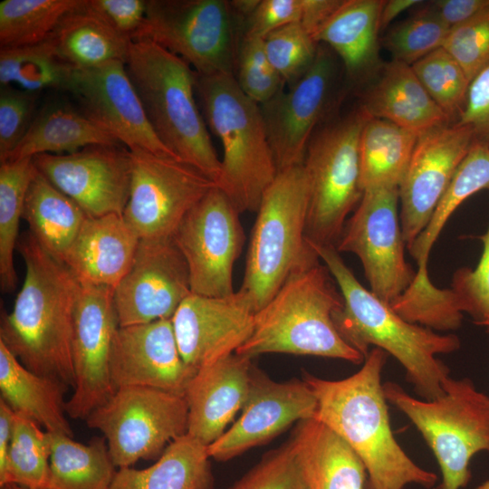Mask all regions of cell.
Here are the masks:
<instances>
[{
    "label": "cell",
    "mask_w": 489,
    "mask_h": 489,
    "mask_svg": "<svg viewBox=\"0 0 489 489\" xmlns=\"http://www.w3.org/2000/svg\"><path fill=\"white\" fill-rule=\"evenodd\" d=\"M103 434L115 466L158 459L176 438L187 433L183 395L147 387L117 388L85 419Z\"/></svg>",
    "instance_id": "cell-11"
},
{
    "label": "cell",
    "mask_w": 489,
    "mask_h": 489,
    "mask_svg": "<svg viewBox=\"0 0 489 489\" xmlns=\"http://www.w3.org/2000/svg\"><path fill=\"white\" fill-rule=\"evenodd\" d=\"M482 489H489V480L483 483Z\"/></svg>",
    "instance_id": "cell-59"
},
{
    "label": "cell",
    "mask_w": 489,
    "mask_h": 489,
    "mask_svg": "<svg viewBox=\"0 0 489 489\" xmlns=\"http://www.w3.org/2000/svg\"><path fill=\"white\" fill-rule=\"evenodd\" d=\"M50 475L47 489H110L118 468L104 436L89 444L49 433Z\"/></svg>",
    "instance_id": "cell-35"
},
{
    "label": "cell",
    "mask_w": 489,
    "mask_h": 489,
    "mask_svg": "<svg viewBox=\"0 0 489 489\" xmlns=\"http://www.w3.org/2000/svg\"><path fill=\"white\" fill-rule=\"evenodd\" d=\"M22 217L39 244L64 264L89 216L37 170L25 195Z\"/></svg>",
    "instance_id": "cell-32"
},
{
    "label": "cell",
    "mask_w": 489,
    "mask_h": 489,
    "mask_svg": "<svg viewBox=\"0 0 489 489\" xmlns=\"http://www.w3.org/2000/svg\"><path fill=\"white\" fill-rule=\"evenodd\" d=\"M191 294L188 267L173 239H140L129 270L114 289L119 326L171 319Z\"/></svg>",
    "instance_id": "cell-17"
},
{
    "label": "cell",
    "mask_w": 489,
    "mask_h": 489,
    "mask_svg": "<svg viewBox=\"0 0 489 489\" xmlns=\"http://www.w3.org/2000/svg\"><path fill=\"white\" fill-rule=\"evenodd\" d=\"M36 171L33 158L0 165V286L4 292L16 287L14 252L19 240L25 195Z\"/></svg>",
    "instance_id": "cell-38"
},
{
    "label": "cell",
    "mask_w": 489,
    "mask_h": 489,
    "mask_svg": "<svg viewBox=\"0 0 489 489\" xmlns=\"http://www.w3.org/2000/svg\"><path fill=\"white\" fill-rule=\"evenodd\" d=\"M207 446L187 433L173 440L156 463L117 471L110 489H214Z\"/></svg>",
    "instance_id": "cell-31"
},
{
    "label": "cell",
    "mask_w": 489,
    "mask_h": 489,
    "mask_svg": "<svg viewBox=\"0 0 489 489\" xmlns=\"http://www.w3.org/2000/svg\"><path fill=\"white\" fill-rule=\"evenodd\" d=\"M308 204L303 165L279 171L262 197L239 289L248 296L255 313L294 270L320 262L305 237Z\"/></svg>",
    "instance_id": "cell-7"
},
{
    "label": "cell",
    "mask_w": 489,
    "mask_h": 489,
    "mask_svg": "<svg viewBox=\"0 0 489 489\" xmlns=\"http://www.w3.org/2000/svg\"><path fill=\"white\" fill-rule=\"evenodd\" d=\"M290 440L309 489H366L367 473L361 460L317 418L297 423Z\"/></svg>",
    "instance_id": "cell-27"
},
{
    "label": "cell",
    "mask_w": 489,
    "mask_h": 489,
    "mask_svg": "<svg viewBox=\"0 0 489 489\" xmlns=\"http://www.w3.org/2000/svg\"><path fill=\"white\" fill-rule=\"evenodd\" d=\"M427 8L452 29L488 9L489 0H436Z\"/></svg>",
    "instance_id": "cell-53"
},
{
    "label": "cell",
    "mask_w": 489,
    "mask_h": 489,
    "mask_svg": "<svg viewBox=\"0 0 489 489\" xmlns=\"http://www.w3.org/2000/svg\"><path fill=\"white\" fill-rule=\"evenodd\" d=\"M264 42L271 64L288 86L311 67L320 45L300 23L272 32Z\"/></svg>",
    "instance_id": "cell-44"
},
{
    "label": "cell",
    "mask_w": 489,
    "mask_h": 489,
    "mask_svg": "<svg viewBox=\"0 0 489 489\" xmlns=\"http://www.w3.org/2000/svg\"><path fill=\"white\" fill-rule=\"evenodd\" d=\"M74 69L62 60L48 38L33 45L0 49V83L37 93L67 91Z\"/></svg>",
    "instance_id": "cell-37"
},
{
    "label": "cell",
    "mask_w": 489,
    "mask_h": 489,
    "mask_svg": "<svg viewBox=\"0 0 489 489\" xmlns=\"http://www.w3.org/2000/svg\"><path fill=\"white\" fill-rule=\"evenodd\" d=\"M379 69L359 107L368 117L391 121L417 134L449 123L411 65L392 60Z\"/></svg>",
    "instance_id": "cell-26"
},
{
    "label": "cell",
    "mask_w": 489,
    "mask_h": 489,
    "mask_svg": "<svg viewBox=\"0 0 489 489\" xmlns=\"http://www.w3.org/2000/svg\"><path fill=\"white\" fill-rule=\"evenodd\" d=\"M1 489H29L17 484H6L1 487Z\"/></svg>",
    "instance_id": "cell-57"
},
{
    "label": "cell",
    "mask_w": 489,
    "mask_h": 489,
    "mask_svg": "<svg viewBox=\"0 0 489 489\" xmlns=\"http://www.w3.org/2000/svg\"><path fill=\"white\" fill-rule=\"evenodd\" d=\"M443 48L471 82L489 65V8L450 29Z\"/></svg>",
    "instance_id": "cell-47"
},
{
    "label": "cell",
    "mask_w": 489,
    "mask_h": 489,
    "mask_svg": "<svg viewBox=\"0 0 489 489\" xmlns=\"http://www.w3.org/2000/svg\"><path fill=\"white\" fill-rule=\"evenodd\" d=\"M15 412L0 398V469L4 467L14 430Z\"/></svg>",
    "instance_id": "cell-55"
},
{
    "label": "cell",
    "mask_w": 489,
    "mask_h": 489,
    "mask_svg": "<svg viewBox=\"0 0 489 489\" xmlns=\"http://www.w3.org/2000/svg\"><path fill=\"white\" fill-rule=\"evenodd\" d=\"M474 140L472 129L457 122L418 134L398 187L399 217L407 247L428 224Z\"/></svg>",
    "instance_id": "cell-18"
},
{
    "label": "cell",
    "mask_w": 489,
    "mask_h": 489,
    "mask_svg": "<svg viewBox=\"0 0 489 489\" xmlns=\"http://www.w3.org/2000/svg\"><path fill=\"white\" fill-rule=\"evenodd\" d=\"M85 8L133 42L145 22L147 0H86Z\"/></svg>",
    "instance_id": "cell-51"
},
{
    "label": "cell",
    "mask_w": 489,
    "mask_h": 489,
    "mask_svg": "<svg viewBox=\"0 0 489 489\" xmlns=\"http://www.w3.org/2000/svg\"><path fill=\"white\" fill-rule=\"evenodd\" d=\"M384 0H343L320 29L316 42L341 59L351 80L360 81L379 65V16Z\"/></svg>",
    "instance_id": "cell-28"
},
{
    "label": "cell",
    "mask_w": 489,
    "mask_h": 489,
    "mask_svg": "<svg viewBox=\"0 0 489 489\" xmlns=\"http://www.w3.org/2000/svg\"><path fill=\"white\" fill-rule=\"evenodd\" d=\"M342 3L343 0H302V12L300 24L315 40L317 33L339 9Z\"/></svg>",
    "instance_id": "cell-54"
},
{
    "label": "cell",
    "mask_w": 489,
    "mask_h": 489,
    "mask_svg": "<svg viewBox=\"0 0 489 489\" xmlns=\"http://www.w3.org/2000/svg\"><path fill=\"white\" fill-rule=\"evenodd\" d=\"M33 160L37 170L87 216L123 215L132 174L127 148L95 145L69 154H40Z\"/></svg>",
    "instance_id": "cell-16"
},
{
    "label": "cell",
    "mask_w": 489,
    "mask_h": 489,
    "mask_svg": "<svg viewBox=\"0 0 489 489\" xmlns=\"http://www.w3.org/2000/svg\"><path fill=\"white\" fill-rule=\"evenodd\" d=\"M420 3L419 0H384L379 16L380 32L399 14Z\"/></svg>",
    "instance_id": "cell-56"
},
{
    "label": "cell",
    "mask_w": 489,
    "mask_h": 489,
    "mask_svg": "<svg viewBox=\"0 0 489 489\" xmlns=\"http://www.w3.org/2000/svg\"><path fill=\"white\" fill-rule=\"evenodd\" d=\"M125 66L161 143L217 186L221 160L197 104V73L193 68L147 40L131 42Z\"/></svg>",
    "instance_id": "cell-5"
},
{
    "label": "cell",
    "mask_w": 489,
    "mask_h": 489,
    "mask_svg": "<svg viewBox=\"0 0 489 489\" xmlns=\"http://www.w3.org/2000/svg\"><path fill=\"white\" fill-rule=\"evenodd\" d=\"M240 213L216 186L185 216L172 239L184 256L193 294L235 292L233 268L244 244Z\"/></svg>",
    "instance_id": "cell-14"
},
{
    "label": "cell",
    "mask_w": 489,
    "mask_h": 489,
    "mask_svg": "<svg viewBox=\"0 0 489 489\" xmlns=\"http://www.w3.org/2000/svg\"><path fill=\"white\" fill-rule=\"evenodd\" d=\"M67 91L77 99L86 115L102 125L129 151L141 150L179 159L153 131L125 62L74 69Z\"/></svg>",
    "instance_id": "cell-20"
},
{
    "label": "cell",
    "mask_w": 489,
    "mask_h": 489,
    "mask_svg": "<svg viewBox=\"0 0 489 489\" xmlns=\"http://www.w3.org/2000/svg\"><path fill=\"white\" fill-rule=\"evenodd\" d=\"M254 314L240 290L224 297L192 293L171 318L182 359L198 369L235 353L253 332Z\"/></svg>",
    "instance_id": "cell-22"
},
{
    "label": "cell",
    "mask_w": 489,
    "mask_h": 489,
    "mask_svg": "<svg viewBox=\"0 0 489 489\" xmlns=\"http://www.w3.org/2000/svg\"><path fill=\"white\" fill-rule=\"evenodd\" d=\"M337 286L320 262L294 270L254 314L253 332L235 353L251 359L286 353L363 363L365 357L343 340L334 324L333 314L343 306Z\"/></svg>",
    "instance_id": "cell-4"
},
{
    "label": "cell",
    "mask_w": 489,
    "mask_h": 489,
    "mask_svg": "<svg viewBox=\"0 0 489 489\" xmlns=\"http://www.w3.org/2000/svg\"><path fill=\"white\" fill-rule=\"evenodd\" d=\"M456 122L470 127L475 140L489 147V65L470 82L465 103Z\"/></svg>",
    "instance_id": "cell-52"
},
{
    "label": "cell",
    "mask_w": 489,
    "mask_h": 489,
    "mask_svg": "<svg viewBox=\"0 0 489 489\" xmlns=\"http://www.w3.org/2000/svg\"><path fill=\"white\" fill-rule=\"evenodd\" d=\"M302 12V0H258L241 24L239 34L264 39L283 26L300 23Z\"/></svg>",
    "instance_id": "cell-50"
},
{
    "label": "cell",
    "mask_w": 489,
    "mask_h": 489,
    "mask_svg": "<svg viewBox=\"0 0 489 489\" xmlns=\"http://www.w3.org/2000/svg\"><path fill=\"white\" fill-rule=\"evenodd\" d=\"M84 0H4L0 2V49L40 43Z\"/></svg>",
    "instance_id": "cell-39"
},
{
    "label": "cell",
    "mask_w": 489,
    "mask_h": 489,
    "mask_svg": "<svg viewBox=\"0 0 489 489\" xmlns=\"http://www.w3.org/2000/svg\"><path fill=\"white\" fill-rule=\"evenodd\" d=\"M398 202V187L365 190L335 246L339 253H352L359 257L370 291L388 304L407 290L416 275L405 259L407 245Z\"/></svg>",
    "instance_id": "cell-12"
},
{
    "label": "cell",
    "mask_w": 489,
    "mask_h": 489,
    "mask_svg": "<svg viewBox=\"0 0 489 489\" xmlns=\"http://www.w3.org/2000/svg\"><path fill=\"white\" fill-rule=\"evenodd\" d=\"M479 326H484L487 329V331H489V319L482 321L481 323L478 324Z\"/></svg>",
    "instance_id": "cell-58"
},
{
    "label": "cell",
    "mask_w": 489,
    "mask_h": 489,
    "mask_svg": "<svg viewBox=\"0 0 489 489\" xmlns=\"http://www.w3.org/2000/svg\"><path fill=\"white\" fill-rule=\"evenodd\" d=\"M450 29L427 7L393 26L382 39L392 60L412 65L443 47Z\"/></svg>",
    "instance_id": "cell-43"
},
{
    "label": "cell",
    "mask_w": 489,
    "mask_h": 489,
    "mask_svg": "<svg viewBox=\"0 0 489 489\" xmlns=\"http://www.w3.org/2000/svg\"><path fill=\"white\" fill-rule=\"evenodd\" d=\"M119 321L114 289L81 285L77 297L72 340L75 384L66 402L73 419H86L115 391L110 379L112 340Z\"/></svg>",
    "instance_id": "cell-15"
},
{
    "label": "cell",
    "mask_w": 489,
    "mask_h": 489,
    "mask_svg": "<svg viewBox=\"0 0 489 489\" xmlns=\"http://www.w3.org/2000/svg\"><path fill=\"white\" fill-rule=\"evenodd\" d=\"M367 119L359 108L316 129L308 143L302 165L309 184L305 237L312 243L336 246L361 200L360 139Z\"/></svg>",
    "instance_id": "cell-9"
},
{
    "label": "cell",
    "mask_w": 489,
    "mask_h": 489,
    "mask_svg": "<svg viewBox=\"0 0 489 489\" xmlns=\"http://www.w3.org/2000/svg\"><path fill=\"white\" fill-rule=\"evenodd\" d=\"M130 153V192L123 216L140 239L172 238L188 211L216 184L180 159Z\"/></svg>",
    "instance_id": "cell-13"
},
{
    "label": "cell",
    "mask_w": 489,
    "mask_h": 489,
    "mask_svg": "<svg viewBox=\"0 0 489 489\" xmlns=\"http://www.w3.org/2000/svg\"><path fill=\"white\" fill-rule=\"evenodd\" d=\"M252 359L233 353L204 366L187 384V434L208 446L242 410L249 392Z\"/></svg>",
    "instance_id": "cell-24"
},
{
    "label": "cell",
    "mask_w": 489,
    "mask_h": 489,
    "mask_svg": "<svg viewBox=\"0 0 489 489\" xmlns=\"http://www.w3.org/2000/svg\"><path fill=\"white\" fill-rule=\"evenodd\" d=\"M483 189L489 190V147L474 140L428 224L407 247L417 263V277H429L427 270L429 254L447 220L464 201Z\"/></svg>",
    "instance_id": "cell-36"
},
{
    "label": "cell",
    "mask_w": 489,
    "mask_h": 489,
    "mask_svg": "<svg viewBox=\"0 0 489 489\" xmlns=\"http://www.w3.org/2000/svg\"><path fill=\"white\" fill-rule=\"evenodd\" d=\"M478 238L483 252L476 267L456 270L451 284L462 312L471 315L477 325L489 319V226Z\"/></svg>",
    "instance_id": "cell-48"
},
{
    "label": "cell",
    "mask_w": 489,
    "mask_h": 489,
    "mask_svg": "<svg viewBox=\"0 0 489 489\" xmlns=\"http://www.w3.org/2000/svg\"><path fill=\"white\" fill-rule=\"evenodd\" d=\"M307 242L328 267L342 295L343 306L334 312L333 321L343 340L364 357L370 346L393 356L420 398L442 396L450 370L436 355L457 350L459 338L407 321L360 284L335 246Z\"/></svg>",
    "instance_id": "cell-3"
},
{
    "label": "cell",
    "mask_w": 489,
    "mask_h": 489,
    "mask_svg": "<svg viewBox=\"0 0 489 489\" xmlns=\"http://www.w3.org/2000/svg\"><path fill=\"white\" fill-rule=\"evenodd\" d=\"M390 306L407 321L437 331L458 329L464 317L453 290L439 289L430 279H414Z\"/></svg>",
    "instance_id": "cell-41"
},
{
    "label": "cell",
    "mask_w": 489,
    "mask_h": 489,
    "mask_svg": "<svg viewBox=\"0 0 489 489\" xmlns=\"http://www.w3.org/2000/svg\"><path fill=\"white\" fill-rule=\"evenodd\" d=\"M68 388L58 379L27 369L0 340L1 398L15 413L31 418L49 433L72 437L64 400Z\"/></svg>",
    "instance_id": "cell-29"
},
{
    "label": "cell",
    "mask_w": 489,
    "mask_h": 489,
    "mask_svg": "<svg viewBox=\"0 0 489 489\" xmlns=\"http://www.w3.org/2000/svg\"><path fill=\"white\" fill-rule=\"evenodd\" d=\"M388 354L372 348L361 368L342 379L308 372L303 379L317 399L315 418L340 436L356 453L367 473L366 489L433 488L437 475L417 465L394 436L381 374Z\"/></svg>",
    "instance_id": "cell-1"
},
{
    "label": "cell",
    "mask_w": 489,
    "mask_h": 489,
    "mask_svg": "<svg viewBox=\"0 0 489 489\" xmlns=\"http://www.w3.org/2000/svg\"><path fill=\"white\" fill-rule=\"evenodd\" d=\"M418 134L391 121L368 117L360 139V180L363 191L398 187Z\"/></svg>",
    "instance_id": "cell-34"
},
{
    "label": "cell",
    "mask_w": 489,
    "mask_h": 489,
    "mask_svg": "<svg viewBox=\"0 0 489 489\" xmlns=\"http://www.w3.org/2000/svg\"><path fill=\"white\" fill-rule=\"evenodd\" d=\"M240 417L207 446L210 458L225 462L267 443L289 427L313 418L317 399L306 381L279 382L253 366L249 392Z\"/></svg>",
    "instance_id": "cell-19"
},
{
    "label": "cell",
    "mask_w": 489,
    "mask_h": 489,
    "mask_svg": "<svg viewBox=\"0 0 489 489\" xmlns=\"http://www.w3.org/2000/svg\"><path fill=\"white\" fill-rule=\"evenodd\" d=\"M196 93L206 123L223 147L217 187L240 214L257 212L278 174L260 105L241 90L233 74L197 73Z\"/></svg>",
    "instance_id": "cell-6"
},
{
    "label": "cell",
    "mask_w": 489,
    "mask_h": 489,
    "mask_svg": "<svg viewBox=\"0 0 489 489\" xmlns=\"http://www.w3.org/2000/svg\"><path fill=\"white\" fill-rule=\"evenodd\" d=\"M235 78L259 105L269 101L284 84L267 57L264 39L244 34L238 38Z\"/></svg>",
    "instance_id": "cell-45"
},
{
    "label": "cell",
    "mask_w": 489,
    "mask_h": 489,
    "mask_svg": "<svg viewBox=\"0 0 489 489\" xmlns=\"http://www.w3.org/2000/svg\"><path fill=\"white\" fill-rule=\"evenodd\" d=\"M229 489H309L291 440L264 454Z\"/></svg>",
    "instance_id": "cell-46"
},
{
    "label": "cell",
    "mask_w": 489,
    "mask_h": 489,
    "mask_svg": "<svg viewBox=\"0 0 489 489\" xmlns=\"http://www.w3.org/2000/svg\"><path fill=\"white\" fill-rule=\"evenodd\" d=\"M16 248L25 276L12 312L2 315L0 340L30 370L73 388L72 340L81 284L30 232Z\"/></svg>",
    "instance_id": "cell-2"
},
{
    "label": "cell",
    "mask_w": 489,
    "mask_h": 489,
    "mask_svg": "<svg viewBox=\"0 0 489 489\" xmlns=\"http://www.w3.org/2000/svg\"><path fill=\"white\" fill-rule=\"evenodd\" d=\"M417 79L450 119L463 110L470 82L457 62L438 48L411 65Z\"/></svg>",
    "instance_id": "cell-42"
},
{
    "label": "cell",
    "mask_w": 489,
    "mask_h": 489,
    "mask_svg": "<svg viewBox=\"0 0 489 489\" xmlns=\"http://www.w3.org/2000/svg\"><path fill=\"white\" fill-rule=\"evenodd\" d=\"M139 240L123 215L89 216L64 264L81 285L115 289L129 270Z\"/></svg>",
    "instance_id": "cell-25"
},
{
    "label": "cell",
    "mask_w": 489,
    "mask_h": 489,
    "mask_svg": "<svg viewBox=\"0 0 489 489\" xmlns=\"http://www.w3.org/2000/svg\"><path fill=\"white\" fill-rule=\"evenodd\" d=\"M37 93L11 86L0 91V162H5L26 134L34 117Z\"/></svg>",
    "instance_id": "cell-49"
},
{
    "label": "cell",
    "mask_w": 489,
    "mask_h": 489,
    "mask_svg": "<svg viewBox=\"0 0 489 489\" xmlns=\"http://www.w3.org/2000/svg\"><path fill=\"white\" fill-rule=\"evenodd\" d=\"M50 439L47 431L31 418L15 413L11 445L0 469V486L17 484L47 489L50 475Z\"/></svg>",
    "instance_id": "cell-40"
},
{
    "label": "cell",
    "mask_w": 489,
    "mask_h": 489,
    "mask_svg": "<svg viewBox=\"0 0 489 489\" xmlns=\"http://www.w3.org/2000/svg\"><path fill=\"white\" fill-rule=\"evenodd\" d=\"M119 144L121 143L109 130L81 109L53 104L44 107L34 117L6 161L40 154H69L89 146Z\"/></svg>",
    "instance_id": "cell-30"
},
{
    "label": "cell",
    "mask_w": 489,
    "mask_h": 489,
    "mask_svg": "<svg viewBox=\"0 0 489 489\" xmlns=\"http://www.w3.org/2000/svg\"><path fill=\"white\" fill-rule=\"evenodd\" d=\"M85 3L68 14L49 37L59 57L73 69L126 62L131 42L90 13Z\"/></svg>",
    "instance_id": "cell-33"
},
{
    "label": "cell",
    "mask_w": 489,
    "mask_h": 489,
    "mask_svg": "<svg viewBox=\"0 0 489 489\" xmlns=\"http://www.w3.org/2000/svg\"><path fill=\"white\" fill-rule=\"evenodd\" d=\"M444 394L417 398L393 381L383 383L387 401L402 412L434 454L442 481L437 489H462L472 479L470 462L489 453V396L468 378L445 380Z\"/></svg>",
    "instance_id": "cell-8"
},
{
    "label": "cell",
    "mask_w": 489,
    "mask_h": 489,
    "mask_svg": "<svg viewBox=\"0 0 489 489\" xmlns=\"http://www.w3.org/2000/svg\"><path fill=\"white\" fill-rule=\"evenodd\" d=\"M239 30L229 1L147 0L135 41H150L200 75H235Z\"/></svg>",
    "instance_id": "cell-10"
},
{
    "label": "cell",
    "mask_w": 489,
    "mask_h": 489,
    "mask_svg": "<svg viewBox=\"0 0 489 489\" xmlns=\"http://www.w3.org/2000/svg\"><path fill=\"white\" fill-rule=\"evenodd\" d=\"M335 72L332 56L321 44L306 72L289 90L260 105L278 172L302 165L308 143L321 120Z\"/></svg>",
    "instance_id": "cell-21"
},
{
    "label": "cell",
    "mask_w": 489,
    "mask_h": 489,
    "mask_svg": "<svg viewBox=\"0 0 489 489\" xmlns=\"http://www.w3.org/2000/svg\"><path fill=\"white\" fill-rule=\"evenodd\" d=\"M197 371L180 355L171 319L117 329L110 360L115 390L147 387L184 396Z\"/></svg>",
    "instance_id": "cell-23"
}]
</instances>
